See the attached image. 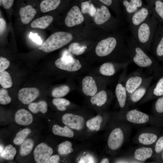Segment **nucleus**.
Wrapping results in <instances>:
<instances>
[{
	"instance_id": "obj_51",
	"label": "nucleus",
	"mask_w": 163,
	"mask_h": 163,
	"mask_svg": "<svg viewBox=\"0 0 163 163\" xmlns=\"http://www.w3.org/2000/svg\"><path fill=\"white\" fill-rule=\"evenodd\" d=\"M6 28V23L2 18H0V34L1 36L3 34Z\"/></svg>"
},
{
	"instance_id": "obj_53",
	"label": "nucleus",
	"mask_w": 163,
	"mask_h": 163,
	"mask_svg": "<svg viewBox=\"0 0 163 163\" xmlns=\"http://www.w3.org/2000/svg\"><path fill=\"white\" fill-rule=\"evenodd\" d=\"M110 162L109 159L106 158H103L101 161V163H108Z\"/></svg>"
},
{
	"instance_id": "obj_5",
	"label": "nucleus",
	"mask_w": 163,
	"mask_h": 163,
	"mask_svg": "<svg viewBox=\"0 0 163 163\" xmlns=\"http://www.w3.org/2000/svg\"><path fill=\"white\" fill-rule=\"evenodd\" d=\"M158 139L157 134L149 127L139 130L133 138V141L141 146H150L155 143Z\"/></svg>"
},
{
	"instance_id": "obj_31",
	"label": "nucleus",
	"mask_w": 163,
	"mask_h": 163,
	"mask_svg": "<svg viewBox=\"0 0 163 163\" xmlns=\"http://www.w3.org/2000/svg\"><path fill=\"white\" fill-rule=\"evenodd\" d=\"M146 91V88L144 87H139L130 94V101L133 103L138 102L144 96Z\"/></svg>"
},
{
	"instance_id": "obj_30",
	"label": "nucleus",
	"mask_w": 163,
	"mask_h": 163,
	"mask_svg": "<svg viewBox=\"0 0 163 163\" xmlns=\"http://www.w3.org/2000/svg\"><path fill=\"white\" fill-rule=\"evenodd\" d=\"M0 84L5 89L10 88L12 86L11 78L7 72L4 71L0 72Z\"/></svg>"
},
{
	"instance_id": "obj_34",
	"label": "nucleus",
	"mask_w": 163,
	"mask_h": 163,
	"mask_svg": "<svg viewBox=\"0 0 163 163\" xmlns=\"http://www.w3.org/2000/svg\"><path fill=\"white\" fill-rule=\"evenodd\" d=\"M81 11L83 14H88L93 17L96 10L94 5L91 2V1L83 2L81 3Z\"/></svg>"
},
{
	"instance_id": "obj_7",
	"label": "nucleus",
	"mask_w": 163,
	"mask_h": 163,
	"mask_svg": "<svg viewBox=\"0 0 163 163\" xmlns=\"http://www.w3.org/2000/svg\"><path fill=\"white\" fill-rule=\"evenodd\" d=\"M117 44L116 39L113 37H108L99 42L95 48V53L100 57L106 56L114 50Z\"/></svg>"
},
{
	"instance_id": "obj_54",
	"label": "nucleus",
	"mask_w": 163,
	"mask_h": 163,
	"mask_svg": "<svg viewBox=\"0 0 163 163\" xmlns=\"http://www.w3.org/2000/svg\"><path fill=\"white\" fill-rule=\"evenodd\" d=\"M0 153H1L2 152V150H3L4 149L3 146L1 145H0Z\"/></svg>"
},
{
	"instance_id": "obj_6",
	"label": "nucleus",
	"mask_w": 163,
	"mask_h": 163,
	"mask_svg": "<svg viewBox=\"0 0 163 163\" xmlns=\"http://www.w3.org/2000/svg\"><path fill=\"white\" fill-rule=\"evenodd\" d=\"M55 64L59 69L69 72L76 71L82 67L79 60L72 56H62L55 61Z\"/></svg>"
},
{
	"instance_id": "obj_25",
	"label": "nucleus",
	"mask_w": 163,
	"mask_h": 163,
	"mask_svg": "<svg viewBox=\"0 0 163 163\" xmlns=\"http://www.w3.org/2000/svg\"><path fill=\"white\" fill-rule=\"evenodd\" d=\"M107 100V95L106 92L102 90L92 96L90 101L93 105L100 107L105 104Z\"/></svg>"
},
{
	"instance_id": "obj_11",
	"label": "nucleus",
	"mask_w": 163,
	"mask_h": 163,
	"mask_svg": "<svg viewBox=\"0 0 163 163\" xmlns=\"http://www.w3.org/2000/svg\"><path fill=\"white\" fill-rule=\"evenodd\" d=\"M84 20L79 8L77 6H74L68 12L65 23L67 26L71 27L81 24Z\"/></svg>"
},
{
	"instance_id": "obj_46",
	"label": "nucleus",
	"mask_w": 163,
	"mask_h": 163,
	"mask_svg": "<svg viewBox=\"0 0 163 163\" xmlns=\"http://www.w3.org/2000/svg\"><path fill=\"white\" fill-rule=\"evenodd\" d=\"M156 54L159 56H163V37L161 39L157 46Z\"/></svg>"
},
{
	"instance_id": "obj_18",
	"label": "nucleus",
	"mask_w": 163,
	"mask_h": 163,
	"mask_svg": "<svg viewBox=\"0 0 163 163\" xmlns=\"http://www.w3.org/2000/svg\"><path fill=\"white\" fill-rule=\"evenodd\" d=\"M15 122L18 124L26 126L30 124L33 122V117L28 111L24 109L18 110L15 116Z\"/></svg>"
},
{
	"instance_id": "obj_13",
	"label": "nucleus",
	"mask_w": 163,
	"mask_h": 163,
	"mask_svg": "<svg viewBox=\"0 0 163 163\" xmlns=\"http://www.w3.org/2000/svg\"><path fill=\"white\" fill-rule=\"evenodd\" d=\"M154 150L150 146H141L135 149L130 156L139 163H142L152 157Z\"/></svg>"
},
{
	"instance_id": "obj_15",
	"label": "nucleus",
	"mask_w": 163,
	"mask_h": 163,
	"mask_svg": "<svg viewBox=\"0 0 163 163\" xmlns=\"http://www.w3.org/2000/svg\"><path fill=\"white\" fill-rule=\"evenodd\" d=\"M115 92L120 107L122 110L120 113L128 110L127 108V91L126 88L121 84H118L116 87Z\"/></svg>"
},
{
	"instance_id": "obj_20",
	"label": "nucleus",
	"mask_w": 163,
	"mask_h": 163,
	"mask_svg": "<svg viewBox=\"0 0 163 163\" xmlns=\"http://www.w3.org/2000/svg\"><path fill=\"white\" fill-rule=\"evenodd\" d=\"M53 18L50 15H45L37 18L31 24L30 27L33 28L45 29L48 27L52 22Z\"/></svg>"
},
{
	"instance_id": "obj_40",
	"label": "nucleus",
	"mask_w": 163,
	"mask_h": 163,
	"mask_svg": "<svg viewBox=\"0 0 163 163\" xmlns=\"http://www.w3.org/2000/svg\"><path fill=\"white\" fill-rule=\"evenodd\" d=\"M153 93L157 96L163 95V77L157 83L153 90Z\"/></svg>"
},
{
	"instance_id": "obj_1",
	"label": "nucleus",
	"mask_w": 163,
	"mask_h": 163,
	"mask_svg": "<svg viewBox=\"0 0 163 163\" xmlns=\"http://www.w3.org/2000/svg\"><path fill=\"white\" fill-rule=\"evenodd\" d=\"M118 118V124L111 129L107 139V148L111 154L120 150L128 140L132 131L131 124Z\"/></svg>"
},
{
	"instance_id": "obj_22",
	"label": "nucleus",
	"mask_w": 163,
	"mask_h": 163,
	"mask_svg": "<svg viewBox=\"0 0 163 163\" xmlns=\"http://www.w3.org/2000/svg\"><path fill=\"white\" fill-rule=\"evenodd\" d=\"M52 131L54 134L59 136L72 138L74 135L73 131L66 126L62 127L57 125H54Z\"/></svg>"
},
{
	"instance_id": "obj_12",
	"label": "nucleus",
	"mask_w": 163,
	"mask_h": 163,
	"mask_svg": "<svg viewBox=\"0 0 163 163\" xmlns=\"http://www.w3.org/2000/svg\"><path fill=\"white\" fill-rule=\"evenodd\" d=\"M40 92L37 88L34 87L25 88L19 91L18 98L23 104H29L39 96Z\"/></svg>"
},
{
	"instance_id": "obj_23",
	"label": "nucleus",
	"mask_w": 163,
	"mask_h": 163,
	"mask_svg": "<svg viewBox=\"0 0 163 163\" xmlns=\"http://www.w3.org/2000/svg\"><path fill=\"white\" fill-rule=\"evenodd\" d=\"M60 0H43L40 3L42 12L46 13L56 9L60 3Z\"/></svg>"
},
{
	"instance_id": "obj_21",
	"label": "nucleus",
	"mask_w": 163,
	"mask_h": 163,
	"mask_svg": "<svg viewBox=\"0 0 163 163\" xmlns=\"http://www.w3.org/2000/svg\"><path fill=\"white\" fill-rule=\"evenodd\" d=\"M142 81L141 77L139 76L132 77L127 81L125 88L127 92L131 94L140 86Z\"/></svg>"
},
{
	"instance_id": "obj_50",
	"label": "nucleus",
	"mask_w": 163,
	"mask_h": 163,
	"mask_svg": "<svg viewBox=\"0 0 163 163\" xmlns=\"http://www.w3.org/2000/svg\"><path fill=\"white\" fill-rule=\"evenodd\" d=\"M60 160L59 155H56L50 156L46 161V163H57Z\"/></svg>"
},
{
	"instance_id": "obj_33",
	"label": "nucleus",
	"mask_w": 163,
	"mask_h": 163,
	"mask_svg": "<svg viewBox=\"0 0 163 163\" xmlns=\"http://www.w3.org/2000/svg\"><path fill=\"white\" fill-rule=\"evenodd\" d=\"M100 73L105 76H111L115 72V69L113 64L110 62H107L102 64L99 68Z\"/></svg>"
},
{
	"instance_id": "obj_19",
	"label": "nucleus",
	"mask_w": 163,
	"mask_h": 163,
	"mask_svg": "<svg viewBox=\"0 0 163 163\" xmlns=\"http://www.w3.org/2000/svg\"><path fill=\"white\" fill-rule=\"evenodd\" d=\"M37 10L31 5L21 8L19 10L20 19L22 23L28 24L35 16Z\"/></svg>"
},
{
	"instance_id": "obj_52",
	"label": "nucleus",
	"mask_w": 163,
	"mask_h": 163,
	"mask_svg": "<svg viewBox=\"0 0 163 163\" xmlns=\"http://www.w3.org/2000/svg\"><path fill=\"white\" fill-rule=\"evenodd\" d=\"M102 3L107 6H110L112 2V0H99Z\"/></svg>"
},
{
	"instance_id": "obj_28",
	"label": "nucleus",
	"mask_w": 163,
	"mask_h": 163,
	"mask_svg": "<svg viewBox=\"0 0 163 163\" xmlns=\"http://www.w3.org/2000/svg\"><path fill=\"white\" fill-rule=\"evenodd\" d=\"M34 144L32 139L28 138L24 140L21 145L20 154L22 156H25L29 155L31 152Z\"/></svg>"
},
{
	"instance_id": "obj_38",
	"label": "nucleus",
	"mask_w": 163,
	"mask_h": 163,
	"mask_svg": "<svg viewBox=\"0 0 163 163\" xmlns=\"http://www.w3.org/2000/svg\"><path fill=\"white\" fill-rule=\"evenodd\" d=\"M87 48L86 46H80L77 42L70 44L69 46V50L72 54L76 56L83 54Z\"/></svg>"
},
{
	"instance_id": "obj_32",
	"label": "nucleus",
	"mask_w": 163,
	"mask_h": 163,
	"mask_svg": "<svg viewBox=\"0 0 163 163\" xmlns=\"http://www.w3.org/2000/svg\"><path fill=\"white\" fill-rule=\"evenodd\" d=\"M31 131L28 128L20 130L17 133L16 136L13 140L14 144L17 145H21L25 139L30 133Z\"/></svg>"
},
{
	"instance_id": "obj_24",
	"label": "nucleus",
	"mask_w": 163,
	"mask_h": 163,
	"mask_svg": "<svg viewBox=\"0 0 163 163\" xmlns=\"http://www.w3.org/2000/svg\"><path fill=\"white\" fill-rule=\"evenodd\" d=\"M123 4L125 6L127 13L133 14L138 10V8L141 6L142 5V0H130L129 2L124 0Z\"/></svg>"
},
{
	"instance_id": "obj_14",
	"label": "nucleus",
	"mask_w": 163,
	"mask_h": 163,
	"mask_svg": "<svg viewBox=\"0 0 163 163\" xmlns=\"http://www.w3.org/2000/svg\"><path fill=\"white\" fill-rule=\"evenodd\" d=\"M150 13L145 7L138 10L131 16V29L136 28L146 21L150 17Z\"/></svg>"
},
{
	"instance_id": "obj_29",
	"label": "nucleus",
	"mask_w": 163,
	"mask_h": 163,
	"mask_svg": "<svg viewBox=\"0 0 163 163\" xmlns=\"http://www.w3.org/2000/svg\"><path fill=\"white\" fill-rule=\"evenodd\" d=\"M16 153L15 148L11 145H8L3 149L0 153V156L7 160H13Z\"/></svg>"
},
{
	"instance_id": "obj_49",
	"label": "nucleus",
	"mask_w": 163,
	"mask_h": 163,
	"mask_svg": "<svg viewBox=\"0 0 163 163\" xmlns=\"http://www.w3.org/2000/svg\"><path fill=\"white\" fill-rule=\"evenodd\" d=\"M14 0H1L2 5L5 8L10 9L12 6Z\"/></svg>"
},
{
	"instance_id": "obj_3",
	"label": "nucleus",
	"mask_w": 163,
	"mask_h": 163,
	"mask_svg": "<svg viewBox=\"0 0 163 163\" xmlns=\"http://www.w3.org/2000/svg\"><path fill=\"white\" fill-rule=\"evenodd\" d=\"M119 117L131 125L138 126L153 125L155 119L153 116L136 109L127 110L120 113Z\"/></svg>"
},
{
	"instance_id": "obj_39",
	"label": "nucleus",
	"mask_w": 163,
	"mask_h": 163,
	"mask_svg": "<svg viewBox=\"0 0 163 163\" xmlns=\"http://www.w3.org/2000/svg\"><path fill=\"white\" fill-rule=\"evenodd\" d=\"M11 98L8 94L7 91L5 88H1L0 90V103L2 104L5 105L11 102Z\"/></svg>"
},
{
	"instance_id": "obj_10",
	"label": "nucleus",
	"mask_w": 163,
	"mask_h": 163,
	"mask_svg": "<svg viewBox=\"0 0 163 163\" xmlns=\"http://www.w3.org/2000/svg\"><path fill=\"white\" fill-rule=\"evenodd\" d=\"M53 152L52 149L46 143L42 142L37 145L34 152V160L37 163H45Z\"/></svg>"
},
{
	"instance_id": "obj_45",
	"label": "nucleus",
	"mask_w": 163,
	"mask_h": 163,
	"mask_svg": "<svg viewBox=\"0 0 163 163\" xmlns=\"http://www.w3.org/2000/svg\"><path fill=\"white\" fill-rule=\"evenodd\" d=\"M115 162L116 163H139L137 161L128 155L117 159Z\"/></svg>"
},
{
	"instance_id": "obj_35",
	"label": "nucleus",
	"mask_w": 163,
	"mask_h": 163,
	"mask_svg": "<svg viewBox=\"0 0 163 163\" xmlns=\"http://www.w3.org/2000/svg\"><path fill=\"white\" fill-rule=\"evenodd\" d=\"M69 87L63 85L54 88L52 92V96L55 98L61 97L66 95L70 91Z\"/></svg>"
},
{
	"instance_id": "obj_55",
	"label": "nucleus",
	"mask_w": 163,
	"mask_h": 163,
	"mask_svg": "<svg viewBox=\"0 0 163 163\" xmlns=\"http://www.w3.org/2000/svg\"><path fill=\"white\" fill-rule=\"evenodd\" d=\"M162 158H163V153H162Z\"/></svg>"
},
{
	"instance_id": "obj_4",
	"label": "nucleus",
	"mask_w": 163,
	"mask_h": 163,
	"mask_svg": "<svg viewBox=\"0 0 163 163\" xmlns=\"http://www.w3.org/2000/svg\"><path fill=\"white\" fill-rule=\"evenodd\" d=\"M150 17L138 27L131 29L133 37L141 45L150 44L152 37V20Z\"/></svg>"
},
{
	"instance_id": "obj_36",
	"label": "nucleus",
	"mask_w": 163,
	"mask_h": 163,
	"mask_svg": "<svg viewBox=\"0 0 163 163\" xmlns=\"http://www.w3.org/2000/svg\"><path fill=\"white\" fill-rule=\"evenodd\" d=\"M73 151L72 144L69 141H66L58 146V152L61 155H66L72 152Z\"/></svg>"
},
{
	"instance_id": "obj_9",
	"label": "nucleus",
	"mask_w": 163,
	"mask_h": 163,
	"mask_svg": "<svg viewBox=\"0 0 163 163\" xmlns=\"http://www.w3.org/2000/svg\"><path fill=\"white\" fill-rule=\"evenodd\" d=\"M63 123L71 129L79 131L83 128L85 120L81 116L71 113H66L62 117Z\"/></svg>"
},
{
	"instance_id": "obj_41",
	"label": "nucleus",
	"mask_w": 163,
	"mask_h": 163,
	"mask_svg": "<svg viewBox=\"0 0 163 163\" xmlns=\"http://www.w3.org/2000/svg\"><path fill=\"white\" fill-rule=\"evenodd\" d=\"M154 151L158 154L163 151V136L160 137L155 142Z\"/></svg>"
},
{
	"instance_id": "obj_43",
	"label": "nucleus",
	"mask_w": 163,
	"mask_h": 163,
	"mask_svg": "<svg viewBox=\"0 0 163 163\" xmlns=\"http://www.w3.org/2000/svg\"><path fill=\"white\" fill-rule=\"evenodd\" d=\"M155 10L157 14L163 19V2L160 0L156 1Z\"/></svg>"
},
{
	"instance_id": "obj_44",
	"label": "nucleus",
	"mask_w": 163,
	"mask_h": 163,
	"mask_svg": "<svg viewBox=\"0 0 163 163\" xmlns=\"http://www.w3.org/2000/svg\"><path fill=\"white\" fill-rule=\"evenodd\" d=\"M10 65L9 61L6 58L0 57V72L5 71L9 67Z\"/></svg>"
},
{
	"instance_id": "obj_16",
	"label": "nucleus",
	"mask_w": 163,
	"mask_h": 163,
	"mask_svg": "<svg viewBox=\"0 0 163 163\" xmlns=\"http://www.w3.org/2000/svg\"><path fill=\"white\" fill-rule=\"evenodd\" d=\"M82 91L88 96H92L97 92V87L95 81L91 76L85 77L82 81Z\"/></svg>"
},
{
	"instance_id": "obj_8",
	"label": "nucleus",
	"mask_w": 163,
	"mask_h": 163,
	"mask_svg": "<svg viewBox=\"0 0 163 163\" xmlns=\"http://www.w3.org/2000/svg\"><path fill=\"white\" fill-rule=\"evenodd\" d=\"M132 41L134 45L133 60L137 66L140 67H146L150 66L152 62L150 58L143 50L137 46L133 37Z\"/></svg>"
},
{
	"instance_id": "obj_42",
	"label": "nucleus",
	"mask_w": 163,
	"mask_h": 163,
	"mask_svg": "<svg viewBox=\"0 0 163 163\" xmlns=\"http://www.w3.org/2000/svg\"><path fill=\"white\" fill-rule=\"evenodd\" d=\"M155 109L158 113H163V96L158 98L155 105Z\"/></svg>"
},
{
	"instance_id": "obj_37",
	"label": "nucleus",
	"mask_w": 163,
	"mask_h": 163,
	"mask_svg": "<svg viewBox=\"0 0 163 163\" xmlns=\"http://www.w3.org/2000/svg\"><path fill=\"white\" fill-rule=\"evenodd\" d=\"M52 103L57 109L61 111L66 110V107L70 104V102L69 100L60 97L54 98L52 100Z\"/></svg>"
},
{
	"instance_id": "obj_26",
	"label": "nucleus",
	"mask_w": 163,
	"mask_h": 163,
	"mask_svg": "<svg viewBox=\"0 0 163 163\" xmlns=\"http://www.w3.org/2000/svg\"><path fill=\"white\" fill-rule=\"evenodd\" d=\"M103 121L102 116L98 115L88 120L86 122L87 127L91 130L98 131Z\"/></svg>"
},
{
	"instance_id": "obj_47",
	"label": "nucleus",
	"mask_w": 163,
	"mask_h": 163,
	"mask_svg": "<svg viewBox=\"0 0 163 163\" xmlns=\"http://www.w3.org/2000/svg\"><path fill=\"white\" fill-rule=\"evenodd\" d=\"M30 37L34 42L39 45H41L42 41L40 37H39L37 33L34 34L32 32H30L29 34Z\"/></svg>"
},
{
	"instance_id": "obj_2",
	"label": "nucleus",
	"mask_w": 163,
	"mask_h": 163,
	"mask_svg": "<svg viewBox=\"0 0 163 163\" xmlns=\"http://www.w3.org/2000/svg\"><path fill=\"white\" fill-rule=\"evenodd\" d=\"M72 39V34L70 33L56 32L50 35L39 48L44 52L50 53L67 44Z\"/></svg>"
},
{
	"instance_id": "obj_27",
	"label": "nucleus",
	"mask_w": 163,
	"mask_h": 163,
	"mask_svg": "<svg viewBox=\"0 0 163 163\" xmlns=\"http://www.w3.org/2000/svg\"><path fill=\"white\" fill-rule=\"evenodd\" d=\"M28 108L34 113H37L39 112L45 113L47 110V104L45 101H41L37 103H31L28 105Z\"/></svg>"
},
{
	"instance_id": "obj_48",
	"label": "nucleus",
	"mask_w": 163,
	"mask_h": 163,
	"mask_svg": "<svg viewBox=\"0 0 163 163\" xmlns=\"http://www.w3.org/2000/svg\"><path fill=\"white\" fill-rule=\"evenodd\" d=\"M79 163H94L95 159L91 155H87L81 158Z\"/></svg>"
},
{
	"instance_id": "obj_17",
	"label": "nucleus",
	"mask_w": 163,
	"mask_h": 163,
	"mask_svg": "<svg viewBox=\"0 0 163 163\" xmlns=\"http://www.w3.org/2000/svg\"><path fill=\"white\" fill-rule=\"evenodd\" d=\"M110 17L111 14L107 8L103 5L100 8H96L95 14L93 17L95 23L100 25L107 22Z\"/></svg>"
}]
</instances>
